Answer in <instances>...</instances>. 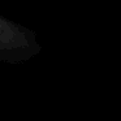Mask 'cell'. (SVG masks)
I'll return each instance as SVG.
<instances>
[{
	"mask_svg": "<svg viewBox=\"0 0 121 121\" xmlns=\"http://www.w3.org/2000/svg\"><path fill=\"white\" fill-rule=\"evenodd\" d=\"M26 44L27 42L24 33H21V30L13 24L0 17V51L21 48Z\"/></svg>",
	"mask_w": 121,
	"mask_h": 121,
	"instance_id": "1",
	"label": "cell"
}]
</instances>
